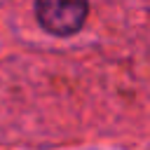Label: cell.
Listing matches in <instances>:
<instances>
[{
  "label": "cell",
  "mask_w": 150,
  "mask_h": 150,
  "mask_svg": "<svg viewBox=\"0 0 150 150\" xmlns=\"http://www.w3.org/2000/svg\"><path fill=\"white\" fill-rule=\"evenodd\" d=\"M89 0H35V14L45 30L54 35H73L87 19Z\"/></svg>",
  "instance_id": "obj_1"
}]
</instances>
